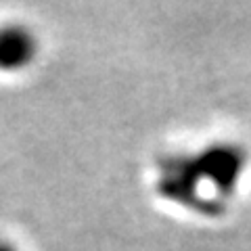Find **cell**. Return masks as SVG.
I'll return each mask as SVG.
<instances>
[{"label": "cell", "instance_id": "obj_2", "mask_svg": "<svg viewBox=\"0 0 251 251\" xmlns=\"http://www.w3.org/2000/svg\"><path fill=\"white\" fill-rule=\"evenodd\" d=\"M0 251H19L17 247L13 245V243L9 241H4V239H0Z\"/></svg>", "mask_w": 251, "mask_h": 251}, {"label": "cell", "instance_id": "obj_1", "mask_svg": "<svg viewBox=\"0 0 251 251\" xmlns=\"http://www.w3.org/2000/svg\"><path fill=\"white\" fill-rule=\"evenodd\" d=\"M40 44L36 34L23 23L0 25V72L19 74L36 61Z\"/></svg>", "mask_w": 251, "mask_h": 251}]
</instances>
